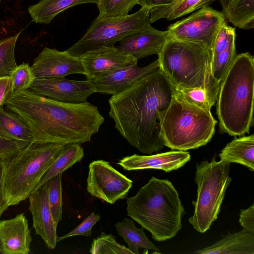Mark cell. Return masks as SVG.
Masks as SVG:
<instances>
[{
    "label": "cell",
    "instance_id": "obj_12",
    "mask_svg": "<svg viewBox=\"0 0 254 254\" xmlns=\"http://www.w3.org/2000/svg\"><path fill=\"white\" fill-rule=\"evenodd\" d=\"M38 95L64 103H81L97 91L89 80L61 78H35L29 89Z\"/></svg>",
    "mask_w": 254,
    "mask_h": 254
},
{
    "label": "cell",
    "instance_id": "obj_27",
    "mask_svg": "<svg viewBox=\"0 0 254 254\" xmlns=\"http://www.w3.org/2000/svg\"><path fill=\"white\" fill-rule=\"evenodd\" d=\"M215 0H177L169 4L150 9V23L166 18L172 20L206 6Z\"/></svg>",
    "mask_w": 254,
    "mask_h": 254
},
{
    "label": "cell",
    "instance_id": "obj_8",
    "mask_svg": "<svg viewBox=\"0 0 254 254\" xmlns=\"http://www.w3.org/2000/svg\"><path fill=\"white\" fill-rule=\"evenodd\" d=\"M194 181L197 185V197L192 201L193 215L188 221L197 232L203 233L218 218L225 193L232 179L229 176L230 163L210 162L197 163Z\"/></svg>",
    "mask_w": 254,
    "mask_h": 254
},
{
    "label": "cell",
    "instance_id": "obj_26",
    "mask_svg": "<svg viewBox=\"0 0 254 254\" xmlns=\"http://www.w3.org/2000/svg\"><path fill=\"white\" fill-rule=\"evenodd\" d=\"M115 227L119 235L125 241L133 254H139L140 248L144 249L146 253L149 250L160 253V250L145 235L144 228L136 227L131 219L125 218L122 222H117Z\"/></svg>",
    "mask_w": 254,
    "mask_h": 254
},
{
    "label": "cell",
    "instance_id": "obj_11",
    "mask_svg": "<svg viewBox=\"0 0 254 254\" xmlns=\"http://www.w3.org/2000/svg\"><path fill=\"white\" fill-rule=\"evenodd\" d=\"M88 168L87 190L91 195L111 204L127 197L132 181L109 162L95 160Z\"/></svg>",
    "mask_w": 254,
    "mask_h": 254
},
{
    "label": "cell",
    "instance_id": "obj_36",
    "mask_svg": "<svg viewBox=\"0 0 254 254\" xmlns=\"http://www.w3.org/2000/svg\"><path fill=\"white\" fill-rule=\"evenodd\" d=\"M20 150L15 142L0 137V159H9Z\"/></svg>",
    "mask_w": 254,
    "mask_h": 254
},
{
    "label": "cell",
    "instance_id": "obj_4",
    "mask_svg": "<svg viewBox=\"0 0 254 254\" xmlns=\"http://www.w3.org/2000/svg\"><path fill=\"white\" fill-rule=\"evenodd\" d=\"M254 58L236 56L220 83L216 114L220 131L236 136L249 133L254 125Z\"/></svg>",
    "mask_w": 254,
    "mask_h": 254
},
{
    "label": "cell",
    "instance_id": "obj_40",
    "mask_svg": "<svg viewBox=\"0 0 254 254\" xmlns=\"http://www.w3.org/2000/svg\"><path fill=\"white\" fill-rule=\"evenodd\" d=\"M177 0H138V4L141 7L151 9L154 7L169 4Z\"/></svg>",
    "mask_w": 254,
    "mask_h": 254
},
{
    "label": "cell",
    "instance_id": "obj_6",
    "mask_svg": "<svg viewBox=\"0 0 254 254\" xmlns=\"http://www.w3.org/2000/svg\"><path fill=\"white\" fill-rule=\"evenodd\" d=\"M157 55L159 69L173 87H204L213 79L212 51L203 45L169 37Z\"/></svg>",
    "mask_w": 254,
    "mask_h": 254
},
{
    "label": "cell",
    "instance_id": "obj_19",
    "mask_svg": "<svg viewBox=\"0 0 254 254\" xmlns=\"http://www.w3.org/2000/svg\"><path fill=\"white\" fill-rule=\"evenodd\" d=\"M169 37L168 30L160 31L150 24L142 31L121 40L117 47L139 60L158 55Z\"/></svg>",
    "mask_w": 254,
    "mask_h": 254
},
{
    "label": "cell",
    "instance_id": "obj_25",
    "mask_svg": "<svg viewBox=\"0 0 254 254\" xmlns=\"http://www.w3.org/2000/svg\"><path fill=\"white\" fill-rule=\"evenodd\" d=\"M99 0H40L28 8L32 21L40 24H49L64 10L80 4L94 3Z\"/></svg>",
    "mask_w": 254,
    "mask_h": 254
},
{
    "label": "cell",
    "instance_id": "obj_31",
    "mask_svg": "<svg viewBox=\"0 0 254 254\" xmlns=\"http://www.w3.org/2000/svg\"><path fill=\"white\" fill-rule=\"evenodd\" d=\"M235 42L222 52L212 56L211 73L213 78L220 83L226 74L236 56Z\"/></svg>",
    "mask_w": 254,
    "mask_h": 254
},
{
    "label": "cell",
    "instance_id": "obj_32",
    "mask_svg": "<svg viewBox=\"0 0 254 254\" xmlns=\"http://www.w3.org/2000/svg\"><path fill=\"white\" fill-rule=\"evenodd\" d=\"M89 252L92 254H133L128 248L118 243L114 236L105 232L93 239Z\"/></svg>",
    "mask_w": 254,
    "mask_h": 254
},
{
    "label": "cell",
    "instance_id": "obj_9",
    "mask_svg": "<svg viewBox=\"0 0 254 254\" xmlns=\"http://www.w3.org/2000/svg\"><path fill=\"white\" fill-rule=\"evenodd\" d=\"M150 22V9L122 17H97L85 34L65 51L80 58L85 53L103 47H112L124 38L143 30Z\"/></svg>",
    "mask_w": 254,
    "mask_h": 254
},
{
    "label": "cell",
    "instance_id": "obj_30",
    "mask_svg": "<svg viewBox=\"0 0 254 254\" xmlns=\"http://www.w3.org/2000/svg\"><path fill=\"white\" fill-rule=\"evenodd\" d=\"M62 174L60 173L49 180L46 187L49 207L53 220L56 225L62 220L63 216Z\"/></svg>",
    "mask_w": 254,
    "mask_h": 254
},
{
    "label": "cell",
    "instance_id": "obj_38",
    "mask_svg": "<svg viewBox=\"0 0 254 254\" xmlns=\"http://www.w3.org/2000/svg\"><path fill=\"white\" fill-rule=\"evenodd\" d=\"M7 159H0V218L9 206L4 191V173Z\"/></svg>",
    "mask_w": 254,
    "mask_h": 254
},
{
    "label": "cell",
    "instance_id": "obj_7",
    "mask_svg": "<svg viewBox=\"0 0 254 254\" xmlns=\"http://www.w3.org/2000/svg\"><path fill=\"white\" fill-rule=\"evenodd\" d=\"M64 145L33 141L7 159L4 191L9 206L29 197L59 156Z\"/></svg>",
    "mask_w": 254,
    "mask_h": 254
},
{
    "label": "cell",
    "instance_id": "obj_18",
    "mask_svg": "<svg viewBox=\"0 0 254 254\" xmlns=\"http://www.w3.org/2000/svg\"><path fill=\"white\" fill-rule=\"evenodd\" d=\"M159 68L157 60L144 66L139 67L136 65L120 69L92 81L97 92L113 95L124 91Z\"/></svg>",
    "mask_w": 254,
    "mask_h": 254
},
{
    "label": "cell",
    "instance_id": "obj_41",
    "mask_svg": "<svg viewBox=\"0 0 254 254\" xmlns=\"http://www.w3.org/2000/svg\"><path fill=\"white\" fill-rule=\"evenodd\" d=\"M1 1V0H0V2Z\"/></svg>",
    "mask_w": 254,
    "mask_h": 254
},
{
    "label": "cell",
    "instance_id": "obj_28",
    "mask_svg": "<svg viewBox=\"0 0 254 254\" xmlns=\"http://www.w3.org/2000/svg\"><path fill=\"white\" fill-rule=\"evenodd\" d=\"M83 149L77 143L64 144L59 156L44 175L33 192L37 190L49 180L71 167L84 156Z\"/></svg>",
    "mask_w": 254,
    "mask_h": 254
},
{
    "label": "cell",
    "instance_id": "obj_1",
    "mask_svg": "<svg viewBox=\"0 0 254 254\" xmlns=\"http://www.w3.org/2000/svg\"><path fill=\"white\" fill-rule=\"evenodd\" d=\"M174 96V87L159 68L109 100V114L115 127L132 146L151 154L165 146L159 112L165 110Z\"/></svg>",
    "mask_w": 254,
    "mask_h": 254
},
{
    "label": "cell",
    "instance_id": "obj_17",
    "mask_svg": "<svg viewBox=\"0 0 254 254\" xmlns=\"http://www.w3.org/2000/svg\"><path fill=\"white\" fill-rule=\"evenodd\" d=\"M28 198L36 234L42 238L49 249H54L58 242L57 225L52 217L45 186L32 192Z\"/></svg>",
    "mask_w": 254,
    "mask_h": 254
},
{
    "label": "cell",
    "instance_id": "obj_13",
    "mask_svg": "<svg viewBox=\"0 0 254 254\" xmlns=\"http://www.w3.org/2000/svg\"><path fill=\"white\" fill-rule=\"evenodd\" d=\"M90 81L105 76L120 69L136 65L138 60L117 47H103L88 52L79 58Z\"/></svg>",
    "mask_w": 254,
    "mask_h": 254
},
{
    "label": "cell",
    "instance_id": "obj_35",
    "mask_svg": "<svg viewBox=\"0 0 254 254\" xmlns=\"http://www.w3.org/2000/svg\"><path fill=\"white\" fill-rule=\"evenodd\" d=\"M100 215L92 212L84 221L69 233L61 237H58V242L66 238L81 235L91 237V230L93 226L100 220Z\"/></svg>",
    "mask_w": 254,
    "mask_h": 254
},
{
    "label": "cell",
    "instance_id": "obj_33",
    "mask_svg": "<svg viewBox=\"0 0 254 254\" xmlns=\"http://www.w3.org/2000/svg\"><path fill=\"white\" fill-rule=\"evenodd\" d=\"M20 33L0 41V76L9 75L17 66L15 48Z\"/></svg>",
    "mask_w": 254,
    "mask_h": 254
},
{
    "label": "cell",
    "instance_id": "obj_39",
    "mask_svg": "<svg viewBox=\"0 0 254 254\" xmlns=\"http://www.w3.org/2000/svg\"><path fill=\"white\" fill-rule=\"evenodd\" d=\"M10 90L9 75L0 76V106L4 105Z\"/></svg>",
    "mask_w": 254,
    "mask_h": 254
},
{
    "label": "cell",
    "instance_id": "obj_15",
    "mask_svg": "<svg viewBox=\"0 0 254 254\" xmlns=\"http://www.w3.org/2000/svg\"><path fill=\"white\" fill-rule=\"evenodd\" d=\"M190 159L187 151H170L154 155L133 154L119 160L117 164L126 171L154 169L169 172L184 166Z\"/></svg>",
    "mask_w": 254,
    "mask_h": 254
},
{
    "label": "cell",
    "instance_id": "obj_24",
    "mask_svg": "<svg viewBox=\"0 0 254 254\" xmlns=\"http://www.w3.org/2000/svg\"><path fill=\"white\" fill-rule=\"evenodd\" d=\"M222 13L235 26L243 29L254 27V0H220Z\"/></svg>",
    "mask_w": 254,
    "mask_h": 254
},
{
    "label": "cell",
    "instance_id": "obj_16",
    "mask_svg": "<svg viewBox=\"0 0 254 254\" xmlns=\"http://www.w3.org/2000/svg\"><path fill=\"white\" fill-rule=\"evenodd\" d=\"M32 240L28 221L24 214L0 220V253L28 254Z\"/></svg>",
    "mask_w": 254,
    "mask_h": 254
},
{
    "label": "cell",
    "instance_id": "obj_21",
    "mask_svg": "<svg viewBox=\"0 0 254 254\" xmlns=\"http://www.w3.org/2000/svg\"><path fill=\"white\" fill-rule=\"evenodd\" d=\"M0 137L16 143L21 149L34 141L29 128L16 114L0 106Z\"/></svg>",
    "mask_w": 254,
    "mask_h": 254
},
{
    "label": "cell",
    "instance_id": "obj_14",
    "mask_svg": "<svg viewBox=\"0 0 254 254\" xmlns=\"http://www.w3.org/2000/svg\"><path fill=\"white\" fill-rule=\"evenodd\" d=\"M34 78H61L73 74H85L79 58L65 51L45 47L31 66Z\"/></svg>",
    "mask_w": 254,
    "mask_h": 254
},
{
    "label": "cell",
    "instance_id": "obj_2",
    "mask_svg": "<svg viewBox=\"0 0 254 254\" xmlns=\"http://www.w3.org/2000/svg\"><path fill=\"white\" fill-rule=\"evenodd\" d=\"M4 105L26 123L34 141L42 143L90 141L105 121L97 107L87 101L60 102L29 89L8 99Z\"/></svg>",
    "mask_w": 254,
    "mask_h": 254
},
{
    "label": "cell",
    "instance_id": "obj_29",
    "mask_svg": "<svg viewBox=\"0 0 254 254\" xmlns=\"http://www.w3.org/2000/svg\"><path fill=\"white\" fill-rule=\"evenodd\" d=\"M8 75L10 90L7 100L29 89L35 78L31 66L27 63L17 65Z\"/></svg>",
    "mask_w": 254,
    "mask_h": 254
},
{
    "label": "cell",
    "instance_id": "obj_3",
    "mask_svg": "<svg viewBox=\"0 0 254 254\" xmlns=\"http://www.w3.org/2000/svg\"><path fill=\"white\" fill-rule=\"evenodd\" d=\"M128 216L159 242L174 237L182 228L185 210L179 194L168 180L152 177L133 196L127 199Z\"/></svg>",
    "mask_w": 254,
    "mask_h": 254
},
{
    "label": "cell",
    "instance_id": "obj_10",
    "mask_svg": "<svg viewBox=\"0 0 254 254\" xmlns=\"http://www.w3.org/2000/svg\"><path fill=\"white\" fill-rule=\"evenodd\" d=\"M225 20L222 12L206 6L169 25L168 31L170 37L203 45L212 51L216 34Z\"/></svg>",
    "mask_w": 254,
    "mask_h": 254
},
{
    "label": "cell",
    "instance_id": "obj_22",
    "mask_svg": "<svg viewBox=\"0 0 254 254\" xmlns=\"http://www.w3.org/2000/svg\"><path fill=\"white\" fill-rule=\"evenodd\" d=\"M220 161L242 164L254 171V134L235 138L222 149Z\"/></svg>",
    "mask_w": 254,
    "mask_h": 254
},
{
    "label": "cell",
    "instance_id": "obj_20",
    "mask_svg": "<svg viewBox=\"0 0 254 254\" xmlns=\"http://www.w3.org/2000/svg\"><path fill=\"white\" fill-rule=\"evenodd\" d=\"M198 254H254V233L246 230L229 234L211 246L194 252Z\"/></svg>",
    "mask_w": 254,
    "mask_h": 254
},
{
    "label": "cell",
    "instance_id": "obj_5",
    "mask_svg": "<svg viewBox=\"0 0 254 254\" xmlns=\"http://www.w3.org/2000/svg\"><path fill=\"white\" fill-rule=\"evenodd\" d=\"M159 121L165 146L180 151L196 149L207 144L217 123L211 112L174 96L168 108L159 111Z\"/></svg>",
    "mask_w": 254,
    "mask_h": 254
},
{
    "label": "cell",
    "instance_id": "obj_34",
    "mask_svg": "<svg viewBox=\"0 0 254 254\" xmlns=\"http://www.w3.org/2000/svg\"><path fill=\"white\" fill-rule=\"evenodd\" d=\"M138 0H99L98 17H122L128 15Z\"/></svg>",
    "mask_w": 254,
    "mask_h": 254
},
{
    "label": "cell",
    "instance_id": "obj_37",
    "mask_svg": "<svg viewBox=\"0 0 254 254\" xmlns=\"http://www.w3.org/2000/svg\"><path fill=\"white\" fill-rule=\"evenodd\" d=\"M239 222L243 229L254 233V204L240 211Z\"/></svg>",
    "mask_w": 254,
    "mask_h": 254
},
{
    "label": "cell",
    "instance_id": "obj_23",
    "mask_svg": "<svg viewBox=\"0 0 254 254\" xmlns=\"http://www.w3.org/2000/svg\"><path fill=\"white\" fill-rule=\"evenodd\" d=\"M219 88L220 83L213 79L204 87H174V96L180 101L211 112V108L217 101Z\"/></svg>",
    "mask_w": 254,
    "mask_h": 254
}]
</instances>
